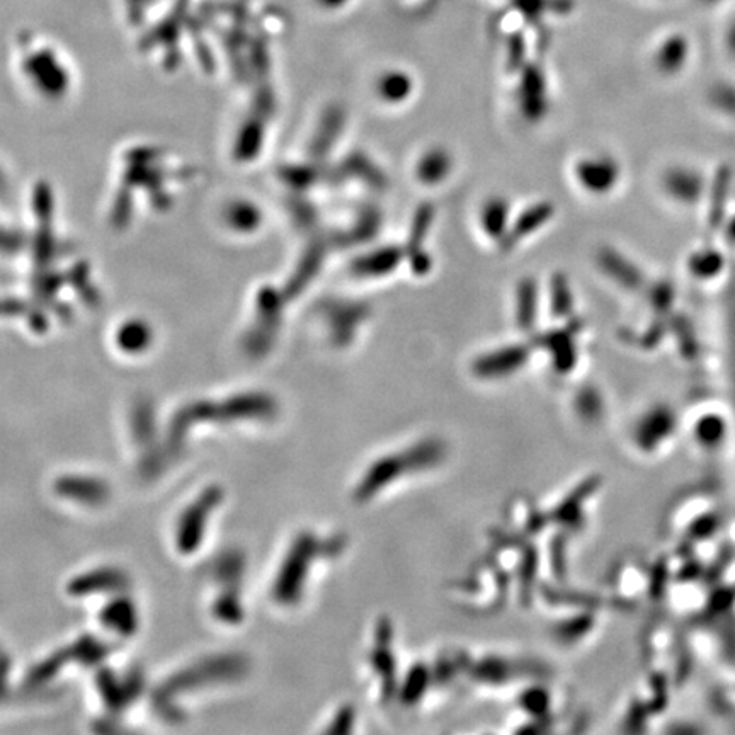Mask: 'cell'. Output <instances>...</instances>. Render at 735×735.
I'll list each match as a JSON object with an SVG mask.
<instances>
[{"label": "cell", "mask_w": 735, "mask_h": 735, "mask_svg": "<svg viewBox=\"0 0 735 735\" xmlns=\"http://www.w3.org/2000/svg\"><path fill=\"white\" fill-rule=\"evenodd\" d=\"M577 181L587 193L604 196L620 183L622 167L610 155H594L582 159L576 167Z\"/></svg>", "instance_id": "cell-1"}, {"label": "cell", "mask_w": 735, "mask_h": 735, "mask_svg": "<svg viewBox=\"0 0 735 735\" xmlns=\"http://www.w3.org/2000/svg\"><path fill=\"white\" fill-rule=\"evenodd\" d=\"M661 188L674 203L693 206L707 191V181L695 167L673 166L662 172Z\"/></svg>", "instance_id": "cell-2"}, {"label": "cell", "mask_w": 735, "mask_h": 735, "mask_svg": "<svg viewBox=\"0 0 735 735\" xmlns=\"http://www.w3.org/2000/svg\"><path fill=\"white\" fill-rule=\"evenodd\" d=\"M433 220L434 206L431 203H422L414 213V218H412L411 232H409V239H407L405 254L409 256L412 271L419 274V276L428 274L429 269H431V259L424 251V242L428 239L429 228L433 225Z\"/></svg>", "instance_id": "cell-3"}, {"label": "cell", "mask_w": 735, "mask_h": 735, "mask_svg": "<svg viewBox=\"0 0 735 735\" xmlns=\"http://www.w3.org/2000/svg\"><path fill=\"white\" fill-rule=\"evenodd\" d=\"M405 251L397 245H385L359 256L353 263V274L358 278H385L394 273L404 261Z\"/></svg>", "instance_id": "cell-4"}, {"label": "cell", "mask_w": 735, "mask_h": 735, "mask_svg": "<svg viewBox=\"0 0 735 735\" xmlns=\"http://www.w3.org/2000/svg\"><path fill=\"white\" fill-rule=\"evenodd\" d=\"M218 497H220V494L217 490L206 492L205 496L201 497L200 501L196 502L193 508H189L184 514L183 521L179 525V547L183 552H193L198 547L201 533H203V525H205L211 509L215 508Z\"/></svg>", "instance_id": "cell-5"}, {"label": "cell", "mask_w": 735, "mask_h": 735, "mask_svg": "<svg viewBox=\"0 0 735 735\" xmlns=\"http://www.w3.org/2000/svg\"><path fill=\"white\" fill-rule=\"evenodd\" d=\"M528 356H530V351L521 344L497 349L494 353L485 354L475 361V373L487 378L509 375L525 365Z\"/></svg>", "instance_id": "cell-6"}, {"label": "cell", "mask_w": 735, "mask_h": 735, "mask_svg": "<svg viewBox=\"0 0 735 735\" xmlns=\"http://www.w3.org/2000/svg\"><path fill=\"white\" fill-rule=\"evenodd\" d=\"M519 106L526 118L538 121L547 113V84L540 70L531 67L526 70L519 87Z\"/></svg>", "instance_id": "cell-7"}, {"label": "cell", "mask_w": 735, "mask_h": 735, "mask_svg": "<svg viewBox=\"0 0 735 735\" xmlns=\"http://www.w3.org/2000/svg\"><path fill=\"white\" fill-rule=\"evenodd\" d=\"M598 263L604 274L625 290H639L644 285V276L640 269L615 249H603L599 252Z\"/></svg>", "instance_id": "cell-8"}, {"label": "cell", "mask_w": 735, "mask_h": 735, "mask_svg": "<svg viewBox=\"0 0 735 735\" xmlns=\"http://www.w3.org/2000/svg\"><path fill=\"white\" fill-rule=\"evenodd\" d=\"M553 213H555V208H553L552 203H538V205L526 208L516 218V222L509 227L508 234L502 239V247L511 249L513 245L518 244L526 237H530L531 234H535L536 230H540L543 225L550 222Z\"/></svg>", "instance_id": "cell-9"}, {"label": "cell", "mask_w": 735, "mask_h": 735, "mask_svg": "<svg viewBox=\"0 0 735 735\" xmlns=\"http://www.w3.org/2000/svg\"><path fill=\"white\" fill-rule=\"evenodd\" d=\"M451 169H453L451 155L445 149L436 147V149L428 150L419 159L416 176L422 184L436 186V184L443 183L446 177L450 176Z\"/></svg>", "instance_id": "cell-10"}, {"label": "cell", "mask_w": 735, "mask_h": 735, "mask_svg": "<svg viewBox=\"0 0 735 735\" xmlns=\"http://www.w3.org/2000/svg\"><path fill=\"white\" fill-rule=\"evenodd\" d=\"M579 329L569 331H552L542 337L543 346L552 351L553 361L557 370L567 371L576 363V332Z\"/></svg>", "instance_id": "cell-11"}, {"label": "cell", "mask_w": 735, "mask_h": 735, "mask_svg": "<svg viewBox=\"0 0 735 735\" xmlns=\"http://www.w3.org/2000/svg\"><path fill=\"white\" fill-rule=\"evenodd\" d=\"M538 317V286L531 278L519 283L516 288V322L521 331H533Z\"/></svg>", "instance_id": "cell-12"}, {"label": "cell", "mask_w": 735, "mask_h": 735, "mask_svg": "<svg viewBox=\"0 0 735 735\" xmlns=\"http://www.w3.org/2000/svg\"><path fill=\"white\" fill-rule=\"evenodd\" d=\"M342 169L348 176H354L359 181L368 184L371 188H385L387 186V176L383 174L382 169L368 159L363 154H351L348 159L344 160Z\"/></svg>", "instance_id": "cell-13"}, {"label": "cell", "mask_w": 735, "mask_h": 735, "mask_svg": "<svg viewBox=\"0 0 735 735\" xmlns=\"http://www.w3.org/2000/svg\"><path fill=\"white\" fill-rule=\"evenodd\" d=\"M482 227L490 239L502 240L509 230V205L502 198L487 201L482 210Z\"/></svg>", "instance_id": "cell-14"}, {"label": "cell", "mask_w": 735, "mask_h": 735, "mask_svg": "<svg viewBox=\"0 0 735 735\" xmlns=\"http://www.w3.org/2000/svg\"><path fill=\"white\" fill-rule=\"evenodd\" d=\"M412 89H414V82H412L411 75L400 72V70L388 72L378 80V94L387 103H404L407 97H411Z\"/></svg>", "instance_id": "cell-15"}, {"label": "cell", "mask_w": 735, "mask_h": 735, "mask_svg": "<svg viewBox=\"0 0 735 735\" xmlns=\"http://www.w3.org/2000/svg\"><path fill=\"white\" fill-rule=\"evenodd\" d=\"M365 319V305H359V303H341V305H337L332 322H334L337 339H341V344L348 337L353 336L354 329H358V325Z\"/></svg>", "instance_id": "cell-16"}, {"label": "cell", "mask_w": 735, "mask_h": 735, "mask_svg": "<svg viewBox=\"0 0 735 735\" xmlns=\"http://www.w3.org/2000/svg\"><path fill=\"white\" fill-rule=\"evenodd\" d=\"M550 288V307L553 317L565 319L574 312V295L570 288L569 280L564 274H555Z\"/></svg>", "instance_id": "cell-17"}, {"label": "cell", "mask_w": 735, "mask_h": 735, "mask_svg": "<svg viewBox=\"0 0 735 735\" xmlns=\"http://www.w3.org/2000/svg\"><path fill=\"white\" fill-rule=\"evenodd\" d=\"M58 492L82 501L99 502L106 497L103 484L94 480L67 479L58 484Z\"/></svg>", "instance_id": "cell-18"}, {"label": "cell", "mask_w": 735, "mask_h": 735, "mask_svg": "<svg viewBox=\"0 0 735 735\" xmlns=\"http://www.w3.org/2000/svg\"><path fill=\"white\" fill-rule=\"evenodd\" d=\"M722 266H724V257L713 249H703L690 257L691 274L703 280H712L713 276L720 273Z\"/></svg>", "instance_id": "cell-19"}, {"label": "cell", "mask_w": 735, "mask_h": 735, "mask_svg": "<svg viewBox=\"0 0 735 735\" xmlns=\"http://www.w3.org/2000/svg\"><path fill=\"white\" fill-rule=\"evenodd\" d=\"M344 123H346V114L342 108H331L329 113L325 114L322 128H320L319 142H317L322 154L329 152L332 145L336 143L339 133H342V128H344Z\"/></svg>", "instance_id": "cell-20"}, {"label": "cell", "mask_w": 735, "mask_h": 735, "mask_svg": "<svg viewBox=\"0 0 735 735\" xmlns=\"http://www.w3.org/2000/svg\"><path fill=\"white\" fill-rule=\"evenodd\" d=\"M123 582V576L116 572H97L96 576L80 577L79 581L72 584V593H89V591H103V589H113L120 587L118 584Z\"/></svg>", "instance_id": "cell-21"}, {"label": "cell", "mask_w": 735, "mask_h": 735, "mask_svg": "<svg viewBox=\"0 0 735 735\" xmlns=\"http://www.w3.org/2000/svg\"><path fill=\"white\" fill-rule=\"evenodd\" d=\"M104 620L111 625V628H116L121 633L133 632L135 628V613L130 604L120 603L109 606L108 610L104 611Z\"/></svg>", "instance_id": "cell-22"}, {"label": "cell", "mask_w": 735, "mask_h": 735, "mask_svg": "<svg viewBox=\"0 0 735 735\" xmlns=\"http://www.w3.org/2000/svg\"><path fill=\"white\" fill-rule=\"evenodd\" d=\"M708 103L718 113L735 118V86L732 84H718L713 87L708 96Z\"/></svg>", "instance_id": "cell-23"}, {"label": "cell", "mask_w": 735, "mask_h": 735, "mask_svg": "<svg viewBox=\"0 0 735 735\" xmlns=\"http://www.w3.org/2000/svg\"><path fill=\"white\" fill-rule=\"evenodd\" d=\"M380 215H378L377 210H366L361 217L358 218V223H356V227H353V230H351V239L354 240V242H365V240H370L377 235L378 227H380Z\"/></svg>", "instance_id": "cell-24"}, {"label": "cell", "mask_w": 735, "mask_h": 735, "mask_svg": "<svg viewBox=\"0 0 735 735\" xmlns=\"http://www.w3.org/2000/svg\"><path fill=\"white\" fill-rule=\"evenodd\" d=\"M649 298L652 307H669L673 303V288H671V285H666V283L657 285L656 288H652V291H650Z\"/></svg>", "instance_id": "cell-25"}, {"label": "cell", "mask_w": 735, "mask_h": 735, "mask_svg": "<svg viewBox=\"0 0 735 735\" xmlns=\"http://www.w3.org/2000/svg\"><path fill=\"white\" fill-rule=\"evenodd\" d=\"M729 237L735 242V218L734 220H732V222H730L729 225Z\"/></svg>", "instance_id": "cell-26"}]
</instances>
